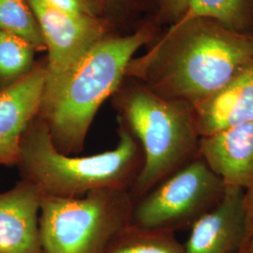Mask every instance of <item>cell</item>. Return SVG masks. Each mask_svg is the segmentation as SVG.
Instances as JSON below:
<instances>
[{"instance_id": "1", "label": "cell", "mask_w": 253, "mask_h": 253, "mask_svg": "<svg viewBox=\"0 0 253 253\" xmlns=\"http://www.w3.org/2000/svg\"><path fill=\"white\" fill-rule=\"evenodd\" d=\"M253 63V31L216 21L182 17L148 51L132 58L126 77L165 99L195 107Z\"/></svg>"}, {"instance_id": "2", "label": "cell", "mask_w": 253, "mask_h": 253, "mask_svg": "<svg viewBox=\"0 0 253 253\" xmlns=\"http://www.w3.org/2000/svg\"><path fill=\"white\" fill-rule=\"evenodd\" d=\"M156 30V24L148 22L131 34L105 37L59 81L43 88L38 118L57 150L81 153L100 106L117 91L133 55L153 41Z\"/></svg>"}, {"instance_id": "3", "label": "cell", "mask_w": 253, "mask_h": 253, "mask_svg": "<svg viewBox=\"0 0 253 253\" xmlns=\"http://www.w3.org/2000/svg\"><path fill=\"white\" fill-rule=\"evenodd\" d=\"M118 125L134 136L144 165L129 194L133 202L200 156L201 139L193 108L169 100L126 77L111 97Z\"/></svg>"}, {"instance_id": "4", "label": "cell", "mask_w": 253, "mask_h": 253, "mask_svg": "<svg viewBox=\"0 0 253 253\" xmlns=\"http://www.w3.org/2000/svg\"><path fill=\"white\" fill-rule=\"evenodd\" d=\"M113 150L86 157L56 149L44 123L37 117L21 140L18 167L21 179L34 184L44 195L79 197L102 189H131L144 165L141 145L127 129L118 128Z\"/></svg>"}, {"instance_id": "5", "label": "cell", "mask_w": 253, "mask_h": 253, "mask_svg": "<svg viewBox=\"0 0 253 253\" xmlns=\"http://www.w3.org/2000/svg\"><path fill=\"white\" fill-rule=\"evenodd\" d=\"M129 191L94 190L79 197L42 196L39 217L44 253H104L113 238L130 224Z\"/></svg>"}, {"instance_id": "6", "label": "cell", "mask_w": 253, "mask_h": 253, "mask_svg": "<svg viewBox=\"0 0 253 253\" xmlns=\"http://www.w3.org/2000/svg\"><path fill=\"white\" fill-rule=\"evenodd\" d=\"M226 185L199 156L133 204L130 224L174 233L189 228L222 198Z\"/></svg>"}, {"instance_id": "7", "label": "cell", "mask_w": 253, "mask_h": 253, "mask_svg": "<svg viewBox=\"0 0 253 253\" xmlns=\"http://www.w3.org/2000/svg\"><path fill=\"white\" fill-rule=\"evenodd\" d=\"M27 1L36 15L48 52L44 87L59 81L92 46L111 35V19L78 15L46 0Z\"/></svg>"}, {"instance_id": "8", "label": "cell", "mask_w": 253, "mask_h": 253, "mask_svg": "<svg viewBox=\"0 0 253 253\" xmlns=\"http://www.w3.org/2000/svg\"><path fill=\"white\" fill-rule=\"evenodd\" d=\"M253 239L245 207V190L226 186L217 205L190 228L185 253H241Z\"/></svg>"}, {"instance_id": "9", "label": "cell", "mask_w": 253, "mask_h": 253, "mask_svg": "<svg viewBox=\"0 0 253 253\" xmlns=\"http://www.w3.org/2000/svg\"><path fill=\"white\" fill-rule=\"evenodd\" d=\"M45 75V60L38 61L24 79L0 92V165H17L22 137L40 112Z\"/></svg>"}, {"instance_id": "10", "label": "cell", "mask_w": 253, "mask_h": 253, "mask_svg": "<svg viewBox=\"0 0 253 253\" xmlns=\"http://www.w3.org/2000/svg\"><path fill=\"white\" fill-rule=\"evenodd\" d=\"M42 196L24 179L0 193V253H44L39 227Z\"/></svg>"}, {"instance_id": "11", "label": "cell", "mask_w": 253, "mask_h": 253, "mask_svg": "<svg viewBox=\"0 0 253 253\" xmlns=\"http://www.w3.org/2000/svg\"><path fill=\"white\" fill-rule=\"evenodd\" d=\"M200 156L226 186H253V121L203 137Z\"/></svg>"}, {"instance_id": "12", "label": "cell", "mask_w": 253, "mask_h": 253, "mask_svg": "<svg viewBox=\"0 0 253 253\" xmlns=\"http://www.w3.org/2000/svg\"><path fill=\"white\" fill-rule=\"evenodd\" d=\"M193 108L202 138L253 121V63Z\"/></svg>"}, {"instance_id": "13", "label": "cell", "mask_w": 253, "mask_h": 253, "mask_svg": "<svg viewBox=\"0 0 253 253\" xmlns=\"http://www.w3.org/2000/svg\"><path fill=\"white\" fill-rule=\"evenodd\" d=\"M104 253H185L174 233L129 224L116 235Z\"/></svg>"}, {"instance_id": "14", "label": "cell", "mask_w": 253, "mask_h": 253, "mask_svg": "<svg viewBox=\"0 0 253 253\" xmlns=\"http://www.w3.org/2000/svg\"><path fill=\"white\" fill-rule=\"evenodd\" d=\"M183 17L210 19L235 31L253 32V0H189Z\"/></svg>"}, {"instance_id": "15", "label": "cell", "mask_w": 253, "mask_h": 253, "mask_svg": "<svg viewBox=\"0 0 253 253\" xmlns=\"http://www.w3.org/2000/svg\"><path fill=\"white\" fill-rule=\"evenodd\" d=\"M36 50L20 37L0 31V92L24 79L33 71Z\"/></svg>"}, {"instance_id": "16", "label": "cell", "mask_w": 253, "mask_h": 253, "mask_svg": "<svg viewBox=\"0 0 253 253\" xmlns=\"http://www.w3.org/2000/svg\"><path fill=\"white\" fill-rule=\"evenodd\" d=\"M0 31L24 39L37 53L46 51L41 27L27 0H0Z\"/></svg>"}, {"instance_id": "17", "label": "cell", "mask_w": 253, "mask_h": 253, "mask_svg": "<svg viewBox=\"0 0 253 253\" xmlns=\"http://www.w3.org/2000/svg\"><path fill=\"white\" fill-rule=\"evenodd\" d=\"M66 11L83 16L111 19L108 7L103 0H46Z\"/></svg>"}, {"instance_id": "18", "label": "cell", "mask_w": 253, "mask_h": 253, "mask_svg": "<svg viewBox=\"0 0 253 253\" xmlns=\"http://www.w3.org/2000/svg\"><path fill=\"white\" fill-rule=\"evenodd\" d=\"M188 3L189 0H161L159 17L163 21L174 24L185 15Z\"/></svg>"}, {"instance_id": "19", "label": "cell", "mask_w": 253, "mask_h": 253, "mask_svg": "<svg viewBox=\"0 0 253 253\" xmlns=\"http://www.w3.org/2000/svg\"><path fill=\"white\" fill-rule=\"evenodd\" d=\"M108 7L110 14H117L120 11L132 9L136 4H139L142 0H103Z\"/></svg>"}, {"instance_id": "20", "label": "cell", "mask_w": 253, "mask_h": 253, "mask_svg": "<svg viewBox=\"0 0 253 253\" xmlns=\"http://www.w3.org/2000/svg\"><path fill=\"white\" fill-rule=\"evenodd\" d=\"M245 207L247 211L250 233L253 238V186L245 190Z\"/></svg>"}, {"instance_id": "21", "label": "cell", "mask_w": 253, "mask_h": 253, "mask_svg": "<svg viewBox=\"0 0 253 253\" xmlns=\"http://www.w3.org/2000/svg\"><path fill=\"white\" fill-rule=\"evenodd\" d=\"M241 253H253V238L250 241V243L246 246V248Z\"/></svg>"}]
</instances>
